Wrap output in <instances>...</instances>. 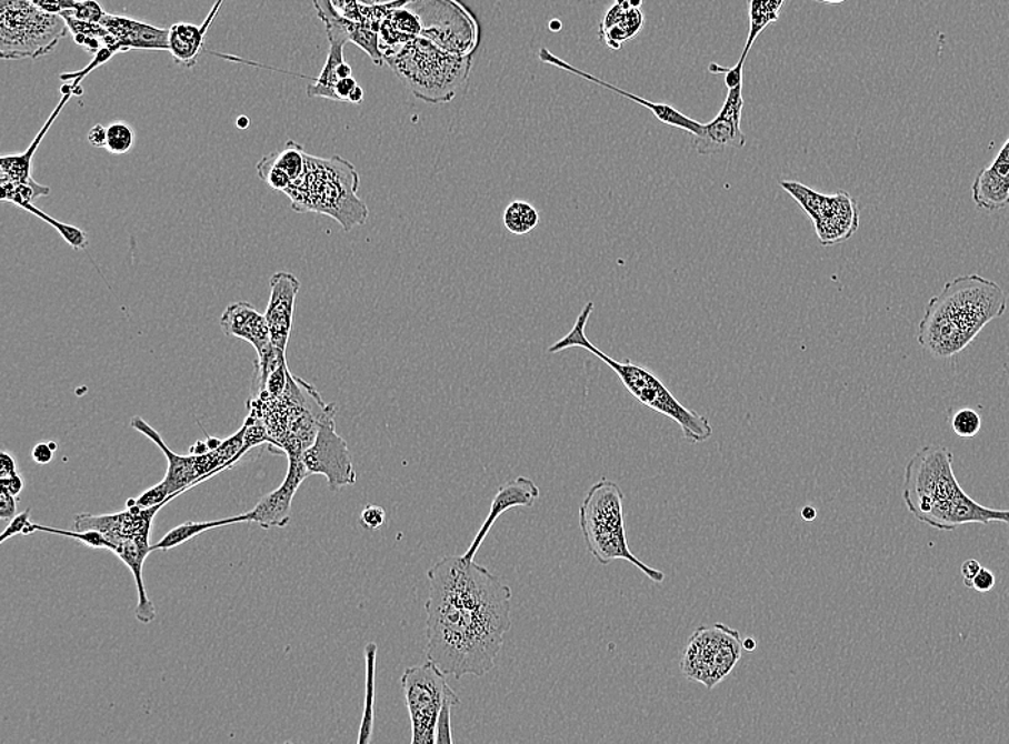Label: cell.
<instances>
[{
  "label": "cell",
  "instance_id": "1",
  "mask_svg": "<svg viewBox=\"0 0 1009 744\" xmlns=\"http://www.w3.org/2000/svg\"><path fill=\"white\" fill-rule=\"evenodd\" d=\"M428 580L429 662L457 681L491 673L512 626L511 587L463 555L440 560Z\"/></svg>",
  "mask_w": 1009,
  "mask_h": 744
},
{
  "label": "cell",
  "instance_id": "2",
  "mask_svg": "<svg viewBox=\"0 0 1009 744\" xmlns=\"http://www.w3.org/2000/svg\"><path fill=\"white\" fill-rule=\"evenodd\" d=\"M1008 306L1002 288L981 275H961L947 282L929 300L918 325V342L937 359H951L972 344L989 322Z\"/></svg>",
  "mask_w": 1009,
  "mask_h": 744
},
{
  "label": "cell",
  "instance_id": "3",
  "mask_svg": "<svg viewBox=\"0 0 1009 744\" xmlns=\"http://www.w3.org/2000/svg\"><path fill=\"white\" fill-rule=\"evenodd\" d=\"M592 311L593 302H587L581 314L578 315L573 329L568 332L563 339L549 346V354H557V352L573 349V346L592 352L593 355H597L598 359L606 362V364L620 376L621 383L625 384L626 389L630 391L642 405L655 410L656 413L675 420L676 423L680 425L682 436H685V440L689 441V443L700 444L710 440L711 435H713V426H711L710 420L707 419L706 415L686 409V406L670 393V390L667 389L659 376L652 374L651 371L646 370L645 366L635 364V362L630 360L621 362L611 359V356L603 354L601 350H598L597 346L591 344L586 335V326Z\"/></svg>",
  "mask_w": 1009,
  "mask_h": 744
},
{
  "label": "cell",
  "instance_id": "4",
  "mask_svg": "<svg viewBox=\"0 0 1009 744\" xmlns=\"http://www.w3.org/2000/svg\"><path fill=\"white\" fill-rule=\"evenodd\" d=\"M360 178L356 168L340 157H306V170L284 193L296 212H316L339 221L346 232L363 225L369 217L368 207L356 192Z\"/></svg>",
  "mask_w": 1009,
  "mask_h": 744
},
{
  "label": "cell",
  "instance_id": "5",
  "mask_svg": "<svg viewBox=\"0 0 1009 744\" xmlns=\"http://www.w3.org/2000/svg\"><path fill=\"white\" fill-rule=\"evenodd\" d=\"M580 527L588 552L602 565L617 560L636 565L656 584L666 574L642 563L628 545L625 520V493L616 481L602 479L593 484L580 505Z\"/></svg>",
  "mask_w": 1009,
  "mask_h": 744
},
{
  "label": "cell",
  "instance_id": "6",
  "mask_svg": "<svg viewBox=\"0 0 1009 744\" xmlns=\"http://www.w3.org/2000/svg\"><path fill=\"white\" fill-rule=\"evenodd\" d=\"M383 58L414 97L429 102L450 101L471 67V59L443 51L424 39H413Z\"/></svg>",
  "mask_w": 1009,
  "mask_h": 744
},
{
  "label": "cell",
  "instance_id": "7",
  "mask_svg": "<svg viewBox=\"0 0 1009 744\" xmlns=\"http://www.w3.org/2000/svg\"><path fill=\"white\" fill-rule=\"evenodd\" d=\"M131 426L147 435L151 441H154L168 460V471L164 481L147 490L146 493L137 499V504L143 509L167 504L168 501L176 499L178 494L184 493V491L194 487L201 481L210 479L219 471L229 467V465L240 459L242 446H244V426H242L239 433L230 436L229 440L222 441L219 449L211 450L206 454H190L188 458H182V455H178L174 451L168 449L161 435L141 416H133Z\"/></svg>",
  "mask_w": 1009,
  "mask_h": 744
},
{
  "label": "cell",
  "instance_id": "8",
  "mask_svg": "<svg viewBox=\"0 0 1009 744\" xmlns=\"http://www.w3.org/2000/svg\"><path fill=\"white\" fill-rule=\"evenodd\" d=\"M69 33L61 14L43 12L31 0H0V58L4 61L44 57Z\"/></svg>",
  "mask_w": 1009,
  "mask_h": 744
},
{
  "label": "cell",
  "instance_id": "9",
  "mask_svg": "<svg viewBox=\"0 0 1009 744\" xmlns=\"http://www.w3.org/2000/svg\"><path fill=\"white\" fill-rule=\"evenodd\" d=\"M962 491L953 473V454L947 446H923L905 467L902 497L918 521Z\"/></svg>",
  "mask_w": 1009,
  "mask_h": 744
},
{
  "label": "cell",
  "instance_id": "10",
  "mask_svg": "<svg viewBox=\"0 0 1009 744\" xmlns=\"http://www.w3.org/2000/svg\"><path fill=\"white\" fill-rule=\"evenodd\" d=\"M741 650L740 633L723 623L697 629L682 650L681 673L711 691L733 672Z\"/></svg>",
  "mask_w": 1009,
  "mask_h": 744
},
{
  "label": "cell",
  "instance_id": "11",
  "mask_svg": "<svg viewBox=\"0 0 1009 744\" xmlns=\"http://www.w3.org/2000/svg\"><path fill=\"white\" fill-rule=\"evenodd\" d=\"M448 676L432 662L404 670L402 687L412 724V744L437 743L440 711L452 688Z\"/></svg>",
  "mask_w": 1009,
  "mask_h": 744
},
{
  "label": "cell",
  "instance_id": "12",
  "mask_svg": "<svg viewBox=\"0 0 1009 744\" xmlns=\"http://www.w3.org/2000/svg\"><path fill=\"white\" fill-rule=\"evenodd\" d=\"M780 187L808 212L820 244H840L858 231L859 207L850 193L840 191L835 195H823L795 181H780Z\"/></svg>",
  "mask_w": 1009,
  "mask_h": 744
},
{
  "label": "cell",
  "instance_id": "13",
  "mask_svg": "<svg viewBox=\"0 0 1009 744\" xmlns=\"http://www.w3.org/2000/svg\"><path fill=\"white\" fill-rule=\"evenodd\" d=\"M301 460L310 475H324L333 493L358 480L348 443L336 433L334 414L321 421L318 435Z\"/></svg>",
  "mask_w": 1009,
  "mask_h": 744
},
{
  "label": "cell",
  "instance_id": "14",
  "mask_svg": "<svg viewBox=\"0 0 1009 744\" xmlns=\"http://www.w3.org/2000/svg\"><path fill=\"white\" fill-rule=\"evenodd\" d=\"M164 505L158 504L154 507L143 509L136 503L127 505L126 511L117 514H78L76 527L78 532L97 530L110 540L116 550V545L123 540H150L152 521Z\"/></svg>",
  "mask_w": 1009,
  "mask_h": 744
},
{
  "label": "cell",
  "instance_id": "15",
  "mask_svg": "<svg viewBox=\"0 0 1009 744\" xmlns=\"http://www.w3.org/2000/svg\"><path fill=\"white\" fill-rule=\"evenodd\" d=\"M309 475L301 458H289V473L284 483L273 493L264 495L256 507L247 513L250 523L259 524L263 529L286 527L290 523L291 503L297 490Z\"/></svg>",
  "mask_w": 1009,
  "mask_h": 744
},
{
  "label": "cell",
  "instance_id": "16",
  "mask_svg": "<svg viewBox=\"0 0 1009 744\" xmlns=\"http://www.w3.org/2000/svg\"><path fill=\"white\" fill-rule=\"evenodd\" d=\"M921 523L932 529L942 530V532H952V530L968 524L987 525L1001 523L1009 525V510L983 507L976 500L969 497L966 491H962L957 497L929 511Z\"/></svg>",
  "mask_w": 1009,
  "mask_h": 744
},
{
  "label": "cell",
  "instance_id": "17",
  "mask_svg": "<svg viewBox=\"0 0 1009 744\" xmlns=\"http://www.w3.org/2000/svg\"><path fill=\"white\" fill-rule=\"evenodd\" d=\"M300 281L290 272H276L270 280V300L266 310L267 325H269L271 342L277 349L287 350L289 344L296 298L300 291Z\"/></svg>",
  "mask_w": 1009,
  "mask_h": 744
},
{
  "label": "cell",
  "instance_id": "18",
  "mask_svg": "<svg viewBox=\"0 0 1009 744\" xmlns=\"http://www.w3.org/2000/svg\"><path fill=\"white\" fill-rule=\"evenodd\" d=\"M101 24L112 34L117 53L130 52L132 49L142 51L170 49V29L157 28L154 24L110 13L106 14Z\"/></svg>",
  "mask_w": 1009,
  "mask_h": 744
},
{
  "label": "cell",
  "instance_id": "19",
  "mask_svg": "<svg viewBox=\"0 0 1009 744\" xmlns=\"http://www.w3.org/2000/svg\"><path fill=\"white\" fill-rule=\"evenodd\" d=\"M538 499L539 489L531 479L518 477L501 485L497 494H494L491 510H489L488 517L483 521L481 530H479L477 537L473 539L472 544L469 545L467 553L462 554L463 559L468 560V562L474 560V555H477L483 540L491 532L494 521L501 517L504 511L513 507H532Z\"/></svg>",
  "mask_w": 1009,
  "mask_h": 744
},
{
  "label": "cell",
  "instance_id": "20",
  "mask_svg": "<svg viewBox=\"0 0 1009 744\" xmlns=\"http://www.w3.org/2000/svg\"><path fill=\"white\" fill-rule=\"evenodd\" d=\"M971 191L978 210L997 212L1009 207V139L996 160L978 173Z\"/></svg>",
  "mask_w": 1009,
  "mask_h": 744
},
{
  "label": "cell",
  "instance_id": "21",
  "mask_svg": "<svg viewBox=\"0 0 1009 744\" xmlns=\"http://www.w3.org/2000/svg\"><path fill=\"white\" fill-rule=\"evenodd\" d=\"M220 325L227 336H236L254 346L257 356L264 355L273 346L266 315L260 314L250 302L241 301L227 306Z\"/></svg>",
  "mask_w": 1009,
  "mask_h": 744
},
{
  "label": "cell",
  "instance_id": "22",
  "mask_svg": "<svg viewBox=\"0 0 1009 744\" xmlns=\"http://www.w3.org/2000/svg\"><path fill=\"white\" fill-rule=\"evenodd\" d=\"M326 31H328L330 41L328 61H326L324 68L321 69L319 78L313 79L314 82H311L308 87V97L326 98L338 102L334 92L336 86L343 79L353 77L350 64L346 63L343 54L344 44L349 42V39L334 24H326Z\"/></svg>",
  "mask_w": 1009,
  "mask_h": 744
},
{
  "label": "cell",
  "instance_id": "23",
  "mask_svg": "<svg viewBox=\"0 0 1009 744\" xmlns=\"http://www.w3.org/2000/svg\"><path fill=\"white\" fill-rule=\"evenodd\" d=\"M151 552L152 545L150 544V540H123V542L118 543L116 550H113V554L121 559V562L131 570L133 579H136L138 592L136 617L138 622L143 624H150L157 619L154 603L148 597L142 579L143 563H146V560Z\"/></svg>",
  "mask_w": 1009,
  "mask_h": 744
},
{
  "label": "cell",
  "instance_id": "24",
  "mask_svg": "<svg viewBox=\"0 0 1009 744\" xmlns=\"http://www.w3.org/2000/svg\"><path fill=\"white\" fill-rule=\"evenodd\" d=\"M222 2L224 0H217L214 7L211 8L209 18L202 22L201 27H196L191 23H176L170 28V49L168 52H171L172 58L178 64L184 68H194L198 62V57L202 49H204V42L207 32L211 27L212 21H214L216 14L219 13Z\"/></svg>",
  "mask_w": 1009,
  "mask_h": 744
},
{
  "label": "cell",
  "instance_id": "25",
  "mask_svg": "<svg viewBox=\"0 0 1009 744\" xmlns=\"http://www.w3.org/2000/svg\"><path fill=\"white\" fill-rule=\"evenodd\" d=\"M645 27V14L641 9L631 8L627 0H616L615 4L600 24L601 41L611 49H621L622 44L636 38Z\"/></svg>",
  "mask_w": 1009,
  "mask_h": 744
},
{
  "label": "cell",
  "instance_id": "26",
  "mask_svg": "<svg viewBox=\"0 0 1009 744\" xmlns=\"http://www.w3.org/2000/svg\"><path fill=\"white\" fill-rule=\"evenodd\" d=\"M692 147L699 155H717L730 149H743L746 135L740 123L730 121L719 113L713 121L702 128L699 137L692 139Z\"/></svg>",
  "mask_w": 1009,
  "mask_h": 744
},
{
  "label": "cell",
  "instance_id": "27",
  "mask_svg": "<svg viewBox=\"0 0 1009 744\" xmlns=\"http://www.w3.org/2000/svg\"><path fill=\"white\" fill-rule=\"evenodd\" d=\"M76 93H66L62 101L59 102V105L56 108V111L52 112L51 118L48 119V122L44 123L41 131H39L37 138L33 139V142L27 151L23 153H18V155H9L0 158V170H2V180H8L17 183H29L33 182L32 178V160L34 153H37L39 145L43 141L44 135H47L49 129L56 122V119L59 117V113L62 112V109L66 108L67 102Z\"/></svg>",
  "mask_w": 1009,
  "mask_h": 744
},
{
  "label": "cell",
  "instance_id": "28",
  "mask_svg": "<svg viewBox=\"0 0 1009 744\" xmlns=\"http://www.w3.org/2000/svg\"><path fill=\"white\" fill-rule=\"evenodd\" d=\"M237 523H250L249 515L241 514L236 515V517L214 520V521H202V523H194V521H188L186 524L178 525V527L172 529L171 532H168L164 537L161 539V542L152 545V552L154 550H172L178 547V545L190 542L191 539L197 537L202 533L209 532L212 529L226 527V525L237 524Z\"/></svg>",
  "mask_w": 1009,
  "mask_h": 744
},
{
  "label": "cell",
  "instance_id": "29",
  "mask_svg": "<svg viewBox=\"0 0 1009 744\" xmlns=\"http://www.w3.org/2000/svg\"><path fill=\"white\" fill-rule=\"evenodd\" d=\"M785 2L786 0H749V33H747L745 51L740 57L741 61L746 62L747 54L755 47L761 32L779 21Z\"/></svg>",
  "mask_w": 1009,
  "mask_h": 744
},
{
  "label": "cell",
  "instance_id": "30",
  "mask_svg": "<svg viewBox=\"0 0 1009 744\" xmlns=\"http://www.w3.org/2000/svg\"><path fill=\"white\" fill-rule=\"evenodd\" d=\"M306 157H308V153L304 152L303 147L294 141H287L283 151L270 153V155L264 157L259 163L284 172L286 175L290 178L291 182H294L303 175L306 170Z\"/></svg>",
  "mask_w": 1009,
  "mask_h": 744
},
{
  "label": "cell",
  "instance_id": "31",
  "mask_svg": "<svg viewBox=\"0 0 1009 744\" xmlns=\"http://www.w3.org/2000/svg\"><path fill=\"white\" fill-rule=\"evenodd\" d=\"M539 213L526 201H513L509 203L503 212V225L511 234H529L538 225Z\"/></svg>",
  "mask_w": 1009,
  "mask_h": 744
},
{
  "label": "cell",
  "instance_id": "32",
  "mask_svg": "<svg viewBox=\"0 0 1009 744\" xmlns=\"http://www.w3.org/2000/svg\"><path fill=\"white\" fill-rule=\"evenodd\" d=\"M2 195L0 200L11 202L14 207L21 208L24 203H33L41 197H48L51 193L48 187L39 185L37 181L29 183H17L8 180H0Z\"/></svg>",
  "mask_w": 1009,
  "mask_h": 744
},
{
  "label": "cell",
  "instance_id": "33",
  "mask_svg": "<svg viewBox=\"0 0 1009 744\" xmlns=\"http://www.w3.org/2000/svg\"><path fill=\"white\" fill-rule=\"evenodd\" d=\"M34 532L66 535V537L77 540V542L87 544L89 545V547L110 550V552L113 553V544L106 537V535L97 532V530H82V532H78L77 530V532H67V530L44 527V525L31 523L28 525L27 530H24L23 534L28 535Z\"/></svg>",
  "mask_w": 1009,
  "mask_h": 744
},
{
  "label": "cell",
  "instance_id": "34",
  "mask_svg": "<svg viewBox=\"0 0 1009 744\" xmlns=\"http://www.w3.org/2000/svg\"><path fill=\"white\" fill-rule=\"evenodd\" d=\"M22 210L33 213L34 217L41 218L43 222H47L48 225L56 228V230L61 234L63 240L68 242L69 245L76 251L86 250L88 247V238L86 232L79 230L77 227L67 225V223L59 222L56 218L49 217L48 213L39 210V208L33 207V203H24L21 207Z\"/></svg>",
  "mask_w": 1009,
  "mask_h": 744
},
{
  "label": "cell",
  "instance_id": "35",
  "mask_svg": "<svg viewBox=\"0 0 1009 744\" xmlns=\"http://www.w3.org/2000/svg\"><path fill=\"white\" fill-rule=\"evenodd\" d=\"M136 141V135H133L132 129L126 122H116L111 123L107 128V151L113 153V155H123L131 151Z\"/></svg>",
  "mask_w": 1009,
  "mask_h": 744
},
{
  "label": "cell",
  "instance_id": "36",
  "mask_svg": "<svg viewBox=\"0 0 1009 744\" xmlns=\"http://www.w3.org/2000/svg\"><path fill=\"white\" fill-rule=\"evenodd\" d=\"M949 424H951L953 433L961 439H973L981 431L982 420L976 410L961 409L952 415Z\"/></svg>",
  "mask_w": 1009,
  "mask_h": 744
},
{
  "label": "cell",
  "instance_id": "37",
  "mask_svg": "<svg viewBox=\"0 0 1009 744\" xmlns=\"http://www.w3.org/2000/svg\"><path fill=\"white\" fill-rule=\"evenodd\" d=\"M374 653L376 646L373 643L368 644L366 647V657H368V704H366V713L363 717L362 728H360L359 743L369 742L370 734H372V703H373V670H374Z\"/></svg>",
  "mask_w": 1009,
  "mask_h": 744
},
{
  "label": "cell",
  "instance_id": "38",
  "mask_svg": "<svg viewBox=\"0 0 1009 744\" xmlns=\"http://www.w3.org/2000/svg\"><path fill=\"white\" fill-rule=\"evenodd\" d=\"M459 704H461V698H459L458 694L454 692L449 693L447 701L443 703L442 711H440L439 714L437 743H453L452 727H450V712H452L453 707L459 706Z\"/></svg>",
  "mask_w": 1009,
  "mask_h": 744
},
{
  "label": "cell",
  "instance_id": "39",
  "mask_svg": "<svg viewBox=\"0 0 1009 744\" xmlns=\"http://www.w3.org/2000/svg\"><path fill=\"white\" fill-rule=\"evenodd\" d=\"M66 13L79 19V21L92 23H101L102 19L106 18L107 14V12L103 11L101 4H99L97 0H78L77 7L73 8L72 11H68Z\"/></svg>",
  "mask_w": 1009,
  "mask_h": 744
},
{
  "label": "cell",
  "instance_id": "40",
  "mask_svg": "<svg viewBox=\"0 0 1009 744\" xmlns=\"http://www.w3.org/2000/svg\"><path fill=\"white\" fill-rule=\"evenodd\" d=\"M745 63L746 62L741 61V59H739V61H737V63L735 64L733 68H725V67H721V64L710 63L709 72L715 73V74L723 73L726 77L725 78L726 87H727V89H731L735 87H739V86H741V83H743Z\"/></svg>",
  "mask_w": 1009,
  "mask_h": 744
},
{
  "label": "cell",
  "instance_id": "41",
  "mask_svg": "<svg viewBox=\"0 0 1009 744\" xmlns=\"http://www.w3.org/2000/svg\"><path fill=\"white\" fill-rule=\"evenodd\" d=\"M386 521V511L380 505L368 504L360 514L359 523L366 530H379L383 527Z\"/></svg>",
  "mask_w": 1009,
  "mask_h": 744
},
{
  "label": "cell",
  "instance_id": "42",
  "mask_svg": "<svg viewBox=\"0 0 1009 744\" xmlns=\"http://www.w3.org/2000/svg\"><path fill=\"white\" fill-rule=\"evenodd\" d=\"M31 509L24 510L23 513L14 515L9 523L7 530H4L2 537H0V543L7 542V540L12 539L13 535L23 534L28 525L31 524Z\"/></svg>",
  "mask_w": 1009,
  "mask_h": 744
},
{
  "label": "cell",
  "instance_id": "43",
  "mask_svg": "<svg viewBox=\"0 0 1009 744\" xmlns=\"http://www.w3.org/2000/svg\"><path fill=\"white\" fill-rule=\"evenodd\" d=\"M31 2L43 12L62 14L72 11L77 7L78 0H31Z\"/></svg>",
  "mask_w": 1009,
  "mask_h": 744
},
{
  "label": "cell",
  "instance_id": "44",
  "mask_svg": "<svg viewBox=\"0 0 1009 744\" xmlns=\"http://www.w3.org/2000/svg\"><path fill=\"white\" fill-rule=\"evenodd\" d=\"M996 574H993L991 570L982 567L981 572H979L976 577H973L971 582L967 584V587L976 590V592L978 593H988L991 592L993 587H996Z\"/></svg>",
  "mask_w": 1009,
  "mask_h": 744
},
{
  "label": "cell",
  "instance_id": "45",
  "mask_svg": "<svg viewBox=\"0 0 1009 744\" xmlns=\"http://www.w3.org/2000/svg\"><path fill=\"white\" fill-rule=\"evenodd\" d=\"M14 515H17V499L7 491H0V519L12 520Z\"/></svg>",
  "mask_w": 1009,
  "mask_h": 744
},
{
  "label": "cell",
  "instance_id": "46",
  "mask_svg": "<svg viewBox=\"0 0 1009 744\" xmlns=\"http://www.w3.org/2000/svg\"><path fill=\"white\" fill-rule=\"evenodd\" d=\"M53 451L49 443H39L33 446L32 459L37 461L38 464H49L53 459Z\"/></svg>",
  "mask_w": 1009,
  "mask_h": 744
},
{
  "label": "cell",
  "instance_id": "47",
  "mask_svg": "<svg viewBox=\"0 0 1009 744\" xmlns=\"http://www.w3.org/2000/svg\"><path fill=\"white\" fill-rule=\"evenodd\" d=\"M0 484H2V491H7V493L14 495V497H17L23 489V480L19 477L18 473L9 475V477L0 479Z\"/></svg>",
  "mask_w": 1009,
  "mask_h": 744
},
{
  "label": "cell",
  "instance_id": "48",
  "mask_svg": "<svg viewBox=\"0 0 1009 744\" xmlns=\"http://www.w3.org/2000/svg\"><path fill=\"white\" fill-rule=\"evenodd\" d=\"M88 142L96 148H106L107 147V128L102 125H96L88 132Z\"/></svg>",
  "mask_w": 1009,
  "mask_h": 744
},
{
  "label": "cell",
  "instance_id": "49",
  "mask_svg": "<svg viewBox=\"0 0 1009 744\" xmlns=\"http://www.w3.org/2000/svg\"><path fill=\"white\" fill-rule=\"evenodd\" d=\"M981 569L982 565L978 562V560H967V562L963 563L961 567L963 583H966L967 585L969 582H971V580L976 577L979 572H981Z\"/></svg>",
  "mask_w": 1009,
  "mask_h": 744
},
{
  "label": "cell",
  "instance_id": "50",
  "mask_svg": "<svg viewBox=\"0 0 1009 744\" xmlns=\"http://www.w3.org/2000/svg\"><path fill=\"white\" fill-rule=\"evenodd\" d=\"M17 474V464L8 453L0 454V477H9Z\"/></svg>",
  "mask_w": 1009,
  "mask_h": 744
},
{
  "label": "cell",
  "instance_id": "51",
  "mask_svg": "<svg viewBox=\"0 0 1009 744\" xmlns=\"http://www.w3.org/2000/svg\"><path fill=\"white\" fill-rule=\"evenodd\" d=\"M209 451L211 450L209 449V445H207V441L206 443L204 441H197L196 445L191 446L190 454H206L209 453Z\"/></svg>",
  "mask_w": 1009,
  "mask_h": 744
},
{
  "label": "cell",
  "instance_id": "52",
  "mask_svg": "<svg viewBox=\"0 0 1009 744\" xmlns=\"http://www.w3.org/2000/svg\"><path fill=\"white\" fill-rule=\"evenodd\" d=\"M816 515H818V511H816L812 505H806V507L801 510V517H803L805 521H813Z\"/></svg>",
  "mask_w": 1009,
  "mask_h": 744
},
{
  "label": "cell",
  "instance_id": "53",
  "mask_svg": "<svg viewBox=\"0 0 1009 744\" xmlns=\"http://www.w3.org/2000/svg\"><path fill=\"white\" fill-rule=\"evenodd\" d=\"M743 650H746V652H755L756 640L751 639V637H747L743 642Z\"/></svg>",
  "mask_w": 1009,
  "mask_h": 744
},
{
  "label": "cell",
  "instance_id": "54",
  "mask_svg": "<svg viewBox=\"0 0 1009 744\" xmlns=\"http://www.w3.org/2000/svg\"><path fill=\"white\" fill-rule=\"evenodd\" d=\"M250 127V119L247 117H240L237 119V128L247 129Z\"/></svg>",
  "mask_w": 1009,
  "mask_h": 744
},
{
  "label": "cell",
  "instance_id": "55",
  "mask_svg": "<svg viewBox=\"0 0 1009 744\" xmlns=\"http://www.w3.org/2000/svg\"><path fill=\"white\" fill-rule=\"evenodd\" d=\"M221 443L222 441H220L219 439H212V436H209V439H207V445H209L210 450L219 449Z\"/></svg>",
  "mask_w": 1009,
  "mask_h": 744
},
{
  "label": "cell",
  "instance_id": "56",
  "mask_svg": "<svg viewBox=\"0 0 1009 744\" xmlns=\"http://www.w3.org/2000/svg\"><path fill=\"white\" fill-rule=\"evenodd\" d=\"M627 2H628V4H630L631 8H635V9H641V7H642V0H627Z\"/></svg>",
  "mask_w": 1009,
  "mask_h": 744
},
{
  "label": "cell",
  "instance_id": "57",
  "mask_svg": "<svg viewBox=\"0 0 1009 744\" xmlns=\"http://www.w3.org/2000/svg\"><path fill=\"white\" fill-rule=\"evenodd\" d=\"M815 2L826 3V4H839V3L846 2V0H815Z\"/></svg>",
  "mask_w": 1009,
  "mask_h": 744
},
{
  "label": "cell",
  "instance_id": "58",
  "mask_svg": "<svg viewBox=\"0 0 1009 744\" xmlns=\"http://www.w3.org/2000/svg\"><path fill=\"white\" fill-rule=\"evenodd\" d=\"M49 445H51V449H52L53 451H57V450H58V445H57L56 443H53V441H51V443H49Z\"/></svg>",
  "mask_w": 1009,
  "mask_h": 744
}]
</instances>
